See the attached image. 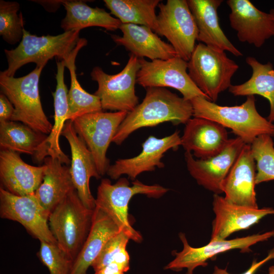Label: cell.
Listing matches in <instances>:
<instances>
[{"instance_id":"6","label":"cell","mask_w":274,"mask_h":274,"mask_svg":"<svg viewBox=\"0 0 274 274\" xmlns=\"http://www.w3.org/2000/svg\"><path fill=\"white\" fill-rule=\"evenodd\" d=\"M239 66L224 51L202 43L195 45L188 61V73L196 86L212 102L231 86Z\"/></svg>"},{"instance_id":"33","label":"cell","mask_w":274,"mask_h":274,"mask_svg":"<svg viewBox=\"0 0 274 274\" xmlns=\"http://www.w3.org/2000/svg\"><path fill=\"white\" fill-rule=\"evenodd\" d=\"M20 5L17 2L0 1V35L7 43L14 45L23 37L24 22L17 12Z\"/></svg>"},{"instance_id":"21","label":"cell","mask_w":274,"mask_h":274,"mask_svg":"<svg viewBox=\"0 0 274 274\" xmlns=\"http://www.w3.org/2000/svg\"><path fill=\"white\" fill-rule=\"evenodd\" d=\"M45 167L44 164L35 166L25 163L16 152L1 150V180L6 190L13 194H35L43 181Z\"/></svg>"},{"instance_id":"37","label":"cell","mask_w":274,"mask_h":274,"mask_svg":"<svg viewBox=\"0 0 274 274\" xmlns=\"http://www.w3.org/2000/svg\"><path fill=\"white\" fill-rule=\"evenodd\" d=\"M274 259V248H272L268 253L267 256L260 261H257L256 259H254L249 268L241 274H255L257 270L266 262ZM212 274H230L227 270V268H221L217 266H215Z\"/></svg>"},{"instance_id":"15","label":"cell","mask_w":274,"mask_h":274,"mask_svg":"<svg viewBox=\"0 0 274 274\" xmlns=\"http://www.w3.org/2000/svg\"><path fill=\"white\" fill-rule=\"evenodd\" d=\"M181 145L179 132L158 139L149 136L142 144V151L137 156L125 159H119L109 166L107 174L112 179H119L123 175L128 176L132 180L144 172L154 170L156 167L165 166L161 161L164 154L170 149L177 150Z\"/></svg>"},{"instance_id":"26","label":"cell","mask_w":274,"mask_h":274,"mask_svg":"<svg viewBox=\"0 0 274 274\" xmlns=\"http://www.w3.org/2000/svg\"><path fill=\"white\" fill-rule=\"evenodd\" d=\"M45 170L42 183L35 195L42 207L50 214L71 192L76 189L70 168L59 160L45 158Z\"/></svg>"},{"instance_id":"29","label":"cell","mask_w":274,"mask_h":274,"mask_svg":"<svg viewBox=\"0 0 274 274\" xmlns=\"http://www.w3.org/2000/svg\"><path fill=\"white\" fill-rule=\"evenodd\" d=\"M247 63L251 67L252 74L246 82L231 86L228 89L234 96L259 95L268 100L270 112L268 120L274 122V69L271 63L263 64L255 58H246Z\"/></svg>"},{"instance_id":"28","label":"cell","mask_w":274,"mask_h":274,"mask_svg":"<svg viewBox=\"0 0 274 274\" xmlns=\"http://www.w3.org/2000/svg\"><path fill=\"white\" fill-rule=\"evenodd\" d=\"M87 44L86 39L80 38L75 49L65 60V67L68 69L71 76V86L67 93L68 110L67 121L73 122L83 115L102 111L99 97L85 91L77 78L76 58L80 50Z\"/></svg>"},{"instance_id":"17","label":"cell","mask_w":274,"mask_h":274,"mask_svg":"<svg viewBox=\"0 0 274 274\" xmlns=\"http://www.w3.org/2000/svg\"><path fill=\"white\" fill-rule=\"evenodd\" d=\"M61 135L67 140L70 146L72 160L70 171L78 195L86 207L94 210L95 198L90 191L89 181L91 177L98 179L101 176L93 155L76 132L72 121L65 122Z\"/></svg>"},{"instance_id":"1","label":"cell","mask_w":274,"mask_h":274,"mask_svg":"<svg viewBox=\"0 0 274 274\" xmlns=\"http://www.w3.org/2000/svg\"><path fill=\"white\" fill-rule=\"evenodd\" d=\"M142 102L128 113L120 125L112 142L121 145L134 131L170 122L185 124L193 116L190 100L163 87H149Z\"/></svg>"},{"instance_id":"4","label":"cell","mask_w":274,"mask_h":274,"mask_svg":"<svg viewBox=\"0 0 274 274\" xmlns=\"http://www.w3.org/2000/svg\"><path fill=\"white\" fill-rule=\"evenodd\" d=\"M94 210L84 205L75 189L50 214L49 225L57 245L73 261L89 234Z\"/></svg>"},{"instance_id":"5","label":"cell","mask_w":274,"mask_h":274,"mask_svg":"<svg viewBox=\"0 0 274 274\" xmlns=\"http://www.w3.org/2000/svg\"><path fill=\"white\" fill-rule=\"evenodd\" d=\"M80 31H64L56 36L38 37L23 29V35L18 46L14 49L4 50L8 66L3 74L14 77L16 72L28 63L44 67L48 60L56 57L66 60L79 40Z\"/></svg>"},{"instance_id":"22","label":"cell","mask_w":274,"mask_h":274,"mask_svg":"<svg viewBox=\"0 0 274 274\" xmlns=\"http://www.w3.org/2000/svg\"><path fill=\"white\" fill-rule=\"evenodd\" d=\"M119 29L122 36L112 35L113 40L139 58L166 60L177 56L173 46L148 27L127 23L121 24Z\"/></svg>"},{"instance_id":"30","label":"cell","mask_w":274,"mask_h":274,"mask_svg":"<svg viewBox=\"0 0 274 274\" xmlns=\"http://www.w3.org/2000/svg\"><path fill=\"white\" fill-rule=\"evenodd\" d=\"M160 0H104L111 13L122 24L144 25L157 33L158 23L156 8Z\"/></svg>"},{"instance_id":"18","label":"cell","mask_w":274,"mask_h":274,"mask_svg":"<svg viewBox=\"0 0 274 274\" xmlns=\"http://www.w3.org/2000/svg\"><path fill=\"white\" fill-rule=\"evenodd\" d=\"M213 210L215 217L210 241L226 239L233 232L248 229L264 217L274 215L272 208L256 209L237 206L216 194L213 195Z\"/></svg>"},{"instance_id":"24","label":"cell","mask_w":274,"mask_h":274,"mask_svg":"<svg viewBox=\"0 0 274 274\" xmlns=\"http://www.w3.org/2000/svg\"><path fill=\"white\" fill-rule=\"evenodd\" d=\"M222 0H187L198 29L197 40L201 43L235 56L243 54L228 40L221 29L218 9Z\"/></svg>"},{"instance_id":"10","label":"cell","mask_w":274,"mask_h":274,"mask_svg":"<svg viewBox=\"0 0 274 274\" xmlns=\"http://www.w3.org/2000/svg\"><path fill=\"white\" fill-rule=\"evenodd\" d=\"M127 114L97 112L83 115L72 122L76 132L92 154L101 177L107 174L110 166L106 156L108 149Z\"/></svg>"},{"instance_id":"16","label":"cell","mask_w":274,"mask_h":274,"mask_svg":"<svg viewBox=\"0 0 274 274\" xmlns=\"http://www.w3.org/2000/svg\"><path fill=\"white\" fill-rule=\"evenodd\" d=\"M231 27L239 41L261 47L274 36V20L269 13L257 9L249 0H228Z\"/></svg>"},{"instance_id":"19","label":"cell","mask_w":274,"mask_h":274,"mask_svg":"<svg viewBox=\"0 0 274 274\" xmlns=\"http://www.w3.org/2000/svg\"><path fill=\"white\" fill-rule=\"evenodd\" d=\"M255 169L250 144H245L221 185L224 198L228 202L259 208L255 190Z\"/></svg>"},{"instance_id":"20","label":"cell","mask_w":274,"mask_h":274,"mask_svg":"<svg viewBox=\"0 0 274 274\" xmlns=\"http://www.w3.org/2000/svg\"><path fill=\"white\" fill-rule=\"evenodd\" d=\"M181 140L185 152H192L195 157L206 159L221 152L229 139L226 128L220 124L194 117L185 124Z\"/></svg>"},{"instance_id":"8","label":"cell","mask_w":274,"mask_h":274,"mask_svg":"<svg viewBox=\"0 0 274 274\" xmlns=\"http://www.w3.org/2000/svg\"><path fill=\"white\" fill-rule=\"evenodd\" d=\"M140 67L139 58L130 54L127 64L118 74H108L99 66L93 68L90 76L98 84L94 94L99 97L102 110L129 113L139 104L135 84Z\"/></svg>"},{"instance_id":"31","label":"cell","mask_w":274,"mask_h":274,"mask_svg":"<svg viewBox=\"0 0 274 274\" xmlns=\"http://www.w3.org/2000/svg\"><path fill=\"white\" fill-rule=\"evenodd\" d=\"M47 135L13 121L0 122V147L19 154L33 156Z\"/></svg>"},{"instance_id":"11","label":"cell","mask_w":274,"mask_h":274,"mask_svg":"<svg viewBox=\"0 0 274 274\" xmlns=\"http://www.w3.org/2000/svg\"><path fill=\"white\" fill-rule=\"evenodd\" d=\"M139 60L136 83L143 87H170L178 90L188 100L197 96L210 100L189 76L188 62L178 56L166 60Z\"/></svg>"},{"instance_id":"38","label":"cell","mask_w":274,"mask_h":274,"mask_svg":"<svg viewBox=\"0 0 274 274\" xmlns=\"http://www.w3.org/2000/svg\"><path fill=\"white\" fill-rule=\"evenodd\" d=\"M14 112V107L4 94H0V122L11 121Z\"/></svg>"},{"instance_id":"25","label":"cell","mask_w":274,"mask_h":274,"mask_svg":"<svg viewBox=\"0 0 274 274\" xmlns=\"http://www.w3.org/2000/svg\"><path fill=\"white\" fill-rule=\"evenodd\" d=\"M120 231L118 225L106 212L95 207L90 232L74 261L70 274H88V269L107 241Z\"/></svg>"},{"instance_id":"36","label":"cell","mask_w":274,"mask_h":274,"mask_svg":"<svg viewBox=\"0 0 274 274\" xmlns=\"http://www.w3.org/2000/svg\"><path fill=\"white\" fill-rule=\"evenodd\" d=\"M129 255L126 249L119 252L107 265L94 274H125L129 269Z\"/></svg>"},{"instance_id":"14","label":"cell","mask_w":274,"mask_h":274,"mask_svg":"<svg viewBox=\"0 0 274 274\" xmlns=\"http://www.w3.org/2000/svg\"><path fill=\"white\" fill-rule=\"evenodd\" d=\"M245 144L238 137L229 139L221 152L206 159H195L191 152H185L187 169L198 184L214 194H221L222 182Z\"/></svg>"},{"instance_id":"12","label":"cell","mask_w":274,"mask_h":274,"mask_svg":"<svg viewBox=\"0 0 274 274\" xmlns=\"http://www.w3.org/2000/svg\"><path fill=\"white\" fill-rule=\"evenodd\" d=\"M50 213L35 194L19 196L0 188V216L20 223L40 242L57 244L49 225Z\"/></svg>"},{"instance_id":"35","label":"cell","mask_w":274,"mask_h":274,"mask_svg":"<svg viewBox=\"0 0 274 274\" xmlns=\"http://www.w3.org/2000/svg\"><path fill=\"white\" fill-rule=\"evenodd\" d=\"M129 239V236L122 231L111 237L92 263L91 266L94 271H96L107 265L119 252L126 249Z\"/></svg>"},{"instance_id":"27","label":"cell","mask_w":274,"mask_h":274,"mask_svg":"<svg viewBox=\"0 0 274 274\" xmlns=\"http://www.w3.org/2000/svg\"><path fill=\"white\" fill-rule=\"evenodd\" d=\"M66 11L60 26L64 31H80L93 26L115 31L119 29L121 22L112 17L104 9L92 8L83 1H63L61 4Z\"/></svg>"},{"instance_id":"3","label":"cell","mask_w":274,"mask_h":274,"mask_svg":"<svg viewBox=\"0 0 274 274\" xmlns=\"http://www.w3.org/2000/svg\"><path fill=\"white\" fill-rule=\"evenodd\" d=\"M43 68L36 66L30 73L19 78L7 76L1 71L0 88L14 107L11 121L20 122L39 132L48 134L53 125L43 109L39 87Z\"/></svg>"},{"instance_id":"40","label":"cell","mask_w":274,"mask_h":274,"mask_svg":"<svg viewBox=\"0 0 274 274\" xmlns=\"http://www.w3.org/2000/svg\"><path fill=\"white\" fill-rule=\"evenodd\" d=\"M269 13L270 14L272 18L274 20V9H271Z\"/></svg>"},{"instance_id":"2","label":"cell","mask_w":274,"mask_h":274,"mask_svg":"<svg viewBox=\"0 0 274 274\" xmlns=\"http://www.w3.org/2000/svg\"><path fill=\"white\" fill-rule=\"evenodd\" d=\"M193 116L215 121L232 130L246 144H251L259 135L274 136V124L257 111L254 95L247 96L242 105L222 106L197 96L190 100Z\"/></svg>"},{"instance_id":"32","label":"cell","mask_w":274,"mask_h":274,"mask_svg":"<svg viewBox=\"0 0 274 274\" xmlns=\"http://www.w3.org/2000/svg\"><path fill=\"white\" fill-rule=\"evenodd\" d=\"M250 147L256 163V184L274 180V143L272 136L260 135L250 144Z\"/></svg>"},{"instance_id":"23","label":"cell","mask_w":274,"mask_h":274,"mask_svg":"<svg viewBox=\"0 0 274 274\" xmlns=\"http://www.w3.org/2000/svg\"><path fill=\"white\" fill-rule=\"evenodd\" d=\"M65 67L64 60L57 62V73L55 77L57 84L55 91L52 93L54 98V122L50 133L32 156L33 160L37 162H41L49 156L58 159L66 165L70 163L69 158L62 152L59 145V137L67 121L68 110V91L64 79Z\"/></svg>"},{"instance_id":"13","label":"cell","mask_w":274,"mask_h":274,"mask_svg":"<svg viewBox=\"0 0 274 274\" xmlns=\"http://www.w3.org/2000/svg\"><path fill=\"white\" fill-rule=\"evenodd\" d=\"M179 237L183 244V250L175 253V258L164 267L165 269L179 271L187 268L186 274H193L198 266H206L207 261L218 254L233 249L242 253L252 251L250 247L258 243L274 237V230L232 239L210 241L206 246L194 248L189 245L184 233Z\"/></svg>"},{"instance_id":"7","label":"cell","mask_w":274,"mask_h":274,"mask_svg":"<svg viewBox=\"0 0 274 274\" xmlns=\"http://www.w3.org/2000/svg\"><path fill=\"white\" fill-rule=\"evenodd\" d=\"M168 190L159 185H148L138 180H135L130 186L125 178H119L114 184L109 179H104L97 188L95 207L106 212L130 239L140 243L142 241L141 234L132 227L129 221L128 204L130 199L138 194L158 198Z\"/></svg>"},{"instance_id":"39","label":"cell","mask_w":274,"mask_h":274,"mask_svg":"<svg viewBox=\"0 0 274 274\" xmlns=\"http://www.w3.org/2000/svg\"><path fill=\"white\" fill-rule=\"evenodd\" d=\"M266 274H274V265L270 266L269 267L268 272Z\"/></svg>"},{"instance_id":"34","label":"cell","mask_w":274,"mask_h":274,"mask_svg":"<svg viewBox=\"0 0 274 274\" xmlns=\"http://www.w3.org/2000/svg\"><path fill=\"white\" fill-rule=\"evenodd\" d=\"M37 254L42 263L49 269L50 274H70L72 260L57 244L40 242Z\"/></svg>"},{"instance_id":"9","label":"cell","mask_w":274,"mask_h":274,"mask_svg":"<svg viewBox=\"0 0 274 274\" xmlns=\"http://www.w3.org/2000/svg\"><path fill=\"white\" fill-rule=\"evenodd\" d=\"M158 7L156 34L165 37L177 56L188 62L196 45L198 29L187 1L167 0Z\"/></svg>"}]
</instances>
